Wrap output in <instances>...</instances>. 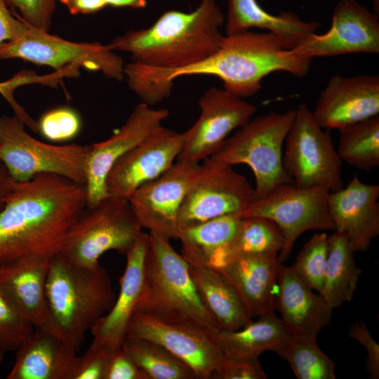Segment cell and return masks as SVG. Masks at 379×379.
Wrapping results in <instances>:
<instances>
[{
    "label": "cell",
    "instance_id": "obj_48",
    "mask_svg": "<svg viewBox=\"0 0 379 379\" xmlns=\"http://www.w3.org/2000/svg\"><path fill=\"white\" fill-rule=\"evenodd\" d=\"M4 360V354L0 353V365Z\"/></svg>",
    "mask_w": 379,
    "mask_h": 379
},
{
    "label": "cell",
    "instance_id": "obj_46",
    "mask_svg": "<svg viewBox=\"0 0 379 379\" xmlns=\"http://www.w3.org/2000/svg\"><path fill=\"white\" fill-rule=\"evenodd\" d=\"M107 6L115 8L129 7L131 8H145L146 0H104Z\"/></svg>",
    "mask_w": 379,
    "mask_h": 379
},
{
    "label": "cell",
    "instance_id": "obj_41",
    "mask_svg": "<svg viewBox=\"0 0 379 379\" xmlns=\"http://www.w3.org/2000/svg\"><path fill=\"white\" fill-rule=\"evenodd\" d=\"M105 379H147V378L120 347L111 354Z\"/></svg>",
    "mask_w": 379,
    "mask_h": 379
},
{
    "label": "cell",
    "instance_id": "obj_31",
    "mask_svg": "<svg viewBox=\"0 0 379 379\" xmlns=\"http://www.w3.org/2000/svg\"><path fill=\"white\" fill-rule=\"evenodd\" d=\"M284 239L278 227L261 217H242L238 231L228 246L211 265L216 269L230 258L246 254L280 253Z\"/></svg>",
    "mask_w": 379,
    "mask_h": 379
},
{
    "label": "cell",
    "instance_id": "obj_11",
    "mask_svg": "<svg viewBox=\"0 0 379 379\" xmlns=\"http://www.w3.org/2000/svg\"><path fill=\"white\" fill-rule=\"evenodd\" d=\"M330 191L322 187L301 188L294 183L281 185L256 199L241 217H261L279 229L284 246L279 260H286L296 239L309 230H335L328 211Z\"/></svg>",
    "mask_w": 379,
    "mask_h": 379
},
{
    "label": "cell",
    "instance_id": "obj_29",
    "mask_svg": "<svg viewBox=\"0 0 379 379\" xmlns=\"http://www.w3.org/2000/svg\"><path fill=\"white\" fill-rule=\"evenodd\" d=\"M241 218L224 215L180 229L181 255L189 263L211 267L234 239Z\"/></svg>",
    "mask_w": 379,
    "mask_h": 379
},
{
    "label": "cell",
    "instance_id": "obj_38",
    "mask_svg": "<svg viewBox=\"0 0 379 379\" xmlns=\"http://www.w3.org/2000/svg\"><path fill=\"white\" fill-rule=\"evenodd\" d=\"M7 6L18 10L20 18L39 29L48 32L55 8V0H4Z\"/></svg>",
    "mask_w": 379,
    "mask_h": 379
},
{
    "label": "cell",
    "instance_id": "obj_17",
    "mask_svg": "<svg viewBox=\"0 0 379 379\" xmlns=\"http://www.w3.org/2000/svg\"><path fill=\"white\" fill-rule=\"evenodd\" d=\"M166 109H153L145 103L138 105L125 124L109 138L89 145L85 185L87 205L107 197L106 178L122 156L163 126L168 117Z\"/></svg>",
    "mask_w": 379,
    "mask_h": 379
},
{
    "label": "cell",
    "instance_id": "obj_16",
    "mask_svg": "<svg viewBox=\"0 0 379 379\" xmlns=\"http://www.w3.org/2000/svg\"><path fill=\"white\" fill-rule=\"evenodd\" d=\"M292 51L310 60L350 53H378V15L356 0H340L329 29L323 34H311Z\"/></svg>",
    "mask_w": 379,
    "mask_h": 379
},
{
    "label": "cell",
    "instance_id": "obj_30",
    "mask_svg": "<svg viewBox=\"0 0 379 379\" xmlns=\"http://www.w3.org/2000/svg\"><path fill=\"white\" fill-rule=\"evenodd\" d=\"M328 239L327 262L319 293L333 310L352 300L361 270L344 234L335 231Z\"/></svg>",
    "mask_w": 379,
    "mask_h": 379
},
{
    "label": "cell",
    "instance_id": "obj_26",
    "mask_svg": "<svg viewBox=\"0 0 379 379\" xmlns=\"http://www.w3.org/2000/svg\"><path fill=\"white\" fill-rule=\"evenodd\" d=\"M316 21H305L291 12L273 15L262 8L256 0H228L225 23L226 35L264 29L274 34L285 48L293 50L301 45L320 27Z\"/></svg>",
    "mask_w": 379,
    "mask_h": 379
},
{
    "label": "cell",
    "instance_id": "obj_25",
    "mask_svg": "<svg viewBox=\"0 0 379 379\" xmlns=\"http://www.w3.org/2000/svg\"><path fill=\"white\" fill-rule=\"evenodd\" d=\"M77 350L58 336L34 328L16 350L7 379H74Z\"/></svg>",
    "mask_w": 379,
    "mask_h": 379
},
{
    "label": "cell",
    "instance_id": "obj_15",
    "mask_svg": "<svg viewBox=\"0 0 379 379\" xmlns=\"http://www.w3.org/2000/svg\"><path fill=\"white\" fill-rule=\"evenodd\" d=\"M211 333L199 328L166 323L134 312L126 337L157 343L187 364L197 379H213L225 358Z\"/></svg>",
    "mask_w": 379,
    "mask_h": 379
},
{
    "label": "cell",
    "instance_id": "obj_22",
    "mask_svg": "<svg viewBox=\"0 0 379 379\" xmlns=\"http://www.w3.org/2000/svg\"><path fill=\"white\" fill-rule=\"evenodd\" d=\"M149 234L142 232L133 248L126 255V265L120 279L119 293L108 312L91 329V345L113 352L121 347L139 299Z\"/></svg>",
    "mask_w": 379,
    "mask_h": 379
},
{
    "label": "cell",
    "instance_id": "obj_36",
    "mask_svg": "<svg viewBox=\"0 0 379 379\" xmlns=\"http://www.w3.org/2000/svg\"><path fill=\"white\" fill-rule=\"evenodd\" d=\"M34 329L0 286V353L16 350Z\"/></svg>",
    "mask_w": 379,
    "mask_h": 379
},
{
    "label": "cell",
    "instance_id": "obj_5",
    "mask_svg": "<svg viewBox=\"0 0 379 379\" xmlns=\"http://www.w3.org/2000/svg\"><path fill=\"white\" fill-rule=\"evenodd\" d=\"M46 295L60 337L77 350L86 333L109 311L116 299L111 279L100 262L81 267L59 253L50 261Z\"/></svg>",
    "mask_w": 379,
    "mask_h": 379
},
{
    "label": "cell",
    "instance_id": "obj_9",
    "mask_svg": "<svg viewBox=\"0 0 379 379\" xmlns=\"http://www.w3.org/2000/svg\"><path fill=\"white\" fill-rule=\"evenodd\" d=\"M25 126L15 114L0 117V161L14 181L54 173L85 185L89 145L43 142L30 135Z\"/></svg>",
    "mask_w": 379,
    "mask_h": 379
},
{
    "label": "cell",
    "instance_id": "obj_21",
    "mask_svg": "<svg viewBox=\"0 0 379 379\" xmlns=\"http://www.w3.org/2000/svg\"><path fill=\"white\" fill-rule=\"evenodd\" d=\"M378 199L379 185L364 183L356 174L345 187L329 192L330 218L354 252L366 251L379 234Z\"/></svg>",
    "mask_w": 379,
    "mask_h": 379
},
{
    "label": "cell",
    "instance_id": "obj_3",
    "mask_svg": "<svg viewBox=\"0 0 379 379\" xmlns=\"http://www.w3.org/2000/svg\"><path fill=\"white\" fill-rule=\"evenodd\" d=\"M225 15L215 0H201L193 11L164 12L149 27L131 30L114 38L112 51H126L133 62L161 70L197 64L220 47Z\"/></svg>",
    "mask_w": 379,
    "mask_h": 379
},
{
    "label": "cell",
    "instance_id": "obj_24",
    "mask_svg": "<svg viewBox=\"0 0 379 379\" xmlns=\"http://www.w3.org/2000/svg\"><path fill=\"white\" fill-rule=\"evenodd\" d=\"M275 310L293 336H317L331 324L333 310L291 267H286L281 262L277 268Z\"/></svg>",
    "mask_w": 379,
    "mask_h": 379
},
{
    "label": "cell",
    "instance_id": "obj_2",
    "mask_svg": "<svg viewBox=\"0 0 379 379\" xmlns=\"http://www.w3.org/2000/svg\"><path fill=\"white\" fill-rule=\"evenodd\" d=\"M86 205V185L63 176L13 180L0 211V265L29 254L58 253Z\"/></svg>",
    "mask_w": 379,
    "mask_h": 379
},
{
    "label": "cell",
    "instance_id": "obj_8",
    "mask_svg": "<svg viewBox=\"0 0 379 379\" xmlns=\"http://www.w3.org/2000/svg\"><path fill=\"white\" fill-rule=\"evenodd\" d=\"M4 59H20L48 66L70 76L77 75L79 68L84 67L119 81L124 78V60L108 45L67 41L24 20L15 38L0 44V60Z\"/></svg>",
    "mask_w": 379,
    "mask_h": 379
},
{
    "label": "cell",
    "instance_id": "obj_45",
    "mask_svg": "<svg viewBox=\"0 0 379 379\" xmlns=\"http://www.w3.org/2000/svg\"><path fill=\"white\" fill-rule=\"evenodd\" d=\"M13 179L6 168L0 161V211L4 207L6 197L11 188Z\"/></svg>",
    "mask_w": 379,
    "mask_h": 379
},
{
    "label": "cell",
    "instance_id": "obj_28",
    "mask_svg": "<svg viewBox=\"0 0 379 379\" xmlns=\"http://www.w3.org/2000/svg\"><path fill=\"white\" fill-rule=\"evenodd\" d=\"M189 265L199 297L221 331H237L252 321L237 292L220 272L206 265Z\"/></svg>",
    "mask_w": 379,
    "mask_h": 379
},
{
    "label": "cell",
    "instance_id": "obj_44",
    "mask_svg": "<svg viewBox=\"0 0 379 379\" xmlns=\"http://www.w3.org/2000/svg\"><path fill=\"white\" fill-rule=\"evenodd\" d=\"M72 15L92 14L107 6L104 0H59Z\"/></svg>",
    "mask_w": 379,
    "mask_h": 379
},
{
    "label": "cell",
    "instance_id": "obj_27",
    "mask_svg": "<svg viewBox=\"0 0 379 379\" xmlns=\"http://www.w3.org/2000/svg\"><path fill=\"white\" fill-rule=\"evenodd\" d=\"M211 336L225 358H258L265 351L279 355L292 335L274 311L258 317L246 326L232 331H219Z\"/></svg>",
    "mask_w": 379,
    "mask_h": 379
},
{
    "label": "cell",
    "instance_id": "obj_4",
    "mask_svg": "<svg viewBox=\"0 0 379 379\" xmlns=\"http://www.w3.org/2000/svg\"><path fill=\"white\" fill-rule=\"evenodd\" d=\"M169 240L153 232L149 234L142 286L134 312L209 333L221 331L199 297L188 262L176 252Z\"/></svg>",
    "mask_w": 379,
    "mask_h": 379
},
{
    "label": "cell",
    "instance_id": "obj_20",
    "mask_svg": "<svg viewBox=\"0 0 379 379\" xmlns=\"http://www.w3.org/2000/svg\"><path fill=\"white\" fill-rule=\"evenodd\" d=\"M312 112L318 124L328 130L378 116L379 77H332Z\"/></svg>",
    "mask_w": 379,
    "mask_h": 379
},
{
    "label": "cell",
    "instance_id": "obj_14",
    "mask_svg": "<svg viewBox=\"0 0 379 379\" xmlns=\"http://www.w3.org/2000/svg\"><path fill=\"white\" fill-rule=\"evenodd\" d=\"M199 168L200 163L176 161L133 192L128 199L142 227L178 239L179 211Z\"/></svg>",
    "mask_w": 379,
    "mask_h": 379
},
{
    "label": "cell",
    "instance_id": "obj_18",
    "mask_svg": "<svg viewBox=\"0 0 379 379\" xmlns=\"http://www.w3.org/2000/svg\"><path fill=\"white\" fill-rule=\"evenodd\" d=\"M182 133L161 127L122 156L106 178L107 196L128 199L141 185L167 171L182 147Z\"/></svg>",
    "mask_w": 379,
    "mask_h": 379
},
{
    "label": "cell",
    "instance_id": "obj_10",
    "mask_svg": "<svg viewBox=\"0 0 379 379\" xmlns=\"http://www.w3.org/2000/svg\"><path fill=\"white\" fill-rule=\"evenodd\" d=\"M324 129L312 110L300 104L284 141L283 165L296 186L322 187L333 192L343 187V161L329 130Z\"/></svg>",
    "mask_w": 379,
    "mask_h": 379
},
{
    "label": "cell",
    "instance_id": "obj_13",
    "mask_svg": "<svg viewBox=\"0 0 379 379\" xmlns=\"http://www.w3.org/2000/svg\"><path fill=\"white\" fill-rule=\"evenodd\" d=\"M198 104L199 117L182 133V147L176 161L200 163L209 159L256 112L254 105L215 86L201 96Z\"/></svg>",
    "mask_w": 379,
    "mask_h": 379
},
{
    "label": "cell",
    "instance_id": "obj_1",
    "mask_svg": "<svg viewBox=\"0 0 379 379\" xmlns=\"http://www.w3.org/2000/svg\"><path fill=\"white\" fill-rule=\"evenodd\" d=\"M311 60L284 48L272 32L225 35L220 47L204 60L175 70H161L137 65L132 83L137 93L150 103H158L171 94L173 81L180 77L209 75L219 78L225 89L244 98L255 94L268 74L278 71L295 77L307 75Z\"/></svg>",
    "mask_w": 379,
    "mask_h": 379
},
{
    "label": "cell",
    "instance_id": "obj_37",
    "mask_svg": "<svg viewBox=\"0 0 379 379\" xmlns=\"http://www.w3.org/2000/svg\"><path fill=\"white\" fill-rule=\"evenodd\" d=\"M37 123L38 132L46 139L55 142L74 138L81 128V119L77 111L65 106L48 110Z\"/></svg>",
    "mask_w": 379,
    "mask_h": 379
},
{
    "label": "cell",
    "instance_id": "obj_7",
    "mask_svg": "<svg viewBox=\"0 0 379 379\" xmlns=\"http://www.w3.org/2000/svg\"><path fill=\"white\" fill-rule=\"evenodd\" d=\"M295 110L270 112L251 119L210 159L230 166L246 164L253 171L257 199L275 187L294 183L283 165L282 147L291 128Z\"/></svg>",
    "mask_w": 379,
    "mask_h": 379
},
{
    "label": "cell",
    "instance_id": "obj_40",
    "mask_svg": "<svg viewBox=\"0 0 379 379\" xmlns=\"http://www.w3.org/2000/svg\"><path fill=\"white\" fill-rule=\"evenodd\" d=\"M112 353L91 345L85 354L79 357L74 379H105Z\"/></svg>",
    "mask_w": 379,
    "mask_h": 379
},
{
    "label": "cell",
    "instance_id": "obj_33",
    "mask_svg": "<svg viewBox=\"0 0 379 379\" xmlns=\"http://www.w3.org/2000/svg\"><path fill=\"white\" fill-rule=\"evenodd\" d=\"M338 130L340 138L336 150L343 162L366 171L379 166L378 116Z\"/></svg>",
    "mask_w": 379,
    "mask_h": 379
},
{
    "label": "cell",
    "instance_id": "obj_12",
    "mask_svg": "<svg viewBox=\"0 0 379 379\" xmlns=\"http://www.w3.org/2000/svg\"><path fill=\"white\" fill-rule=\"evenodd\" d=\"M257 199L255 188L232 166L211 159L200 164L178 215L179 230L228 215H241Z\"/></svg>",
    "mask_w": 379,
    "mask_h": 379
},
{
    "label": "cell",
    "instance_id": "obj_32",
    "mask_svg": "<svg viewBox=\"0 0 379 379\" xmlns=\"http://www.w3.org/2000/svg\"><path fill=\"white\" fill-rule=\"evenodd\" d=\"M121 349L147 379H197L187 364L157 343L126 337Z\"/></svg>",
    "mask_w": 379,
    "mask_h": 379
},
{
    "label": "cell",
    "instance_id": "obj_42",
    "mask_svg": "<svg viewBox=\"0 0 379 379\" xmlns=\"http://www.w3.org/2000/svg\"><path fill=\"white\" fill-rule=\"evenodd\" d=\"M349 335L367 350V368L371 378H379V345L371 335L366 326L363 323H355L350 329Z\"/></svg>",
    "mask_w": 379,
    "mask_h": 379
},
{
    "label": "cell",
    "instance_id": "obj_19",
    "mask_svg": "<svg viewBox=\"0 0 379 379\" xmlns=\"http://www.w3.org/2000/svg\"><path fill=\"white\" fill-rule=\"evenodd\" d=\"M54 254L32 253L1 264L0 286L34 328L61 338L53 324L46 295V279Z\"/></svg>",
    "mask_w": 379,
    "mask_h": 379
},
{
    "label": "cell",
    "instance_id": "obj_43",
    "mask_svg": "<svg viewBox=\"0 0 379 379\" xmlns=\"http://www.w3.org/2000/svg\"><path fill=\"white\" fill-rule=\"evenodd\" d=\"M14 15L8 11L4 0H0V44L12 40L19 33L23 20L15 12Z\"/></svg>",
    "mask_w": 379,
    "mask_h": 379
},
{
    "label": "cell",
    "instance_id": "obj_39",
    "mask_svg": "<svg viewBox=\"0 0 379 379\" xmlns=\"http://www.w3.org/2000/svg\"><path fill=\"white\" fill-rule=\"evenodd\" d=\"M258 358H225L213 379H265Z\"/></svg>",
    "mask_w": 379,
    "mask_h": 379
},
{
    "label": "cell",
    "instance_id": "obj_6",
    "mask_svg": "<svg viewBox=\"0 0 379 379\" xmlns=\"http://www.w3.org/2000/svg\"><path fill=\"white\" fill-rule=\"evenodd\" d=\"M142 228L128 199L107 196L86 206L58 253L74 265L93 266L107 251L126 255L137 242Z\"/></svg>",
    "mask_w": 379,
    "mask_h": 379
},
{
    "label": "cell",
    "instance_id": "obj_47",
    "mask_svg": "<svg viewBox=\"0 0 379 379\" xmlns=\"http://www.w3.org/2000/svg\"><path fill=\"white\" fill-rule=\"evenodd\" d=\"M374 6V13L378 15L379 14V0H373Z\"/></svg>",
    "mask_w": 379,
    "mask_h": 379
},
{
    "label": "cell",
    "instance_id": "obj_34",
    "mask_svg": "<svg viewBox=\"0 0 379 379\" xmlns=\"http://www.w3.org/2000/svg\"><path fill=\"white\" fill-rule=\"evenodd\" d=\"M317 336H293L279 354L298 379H335V363L319 347Z\"/></svg>",
    "mask_w": 379,
    "mask_h": 379
},
{
    "label": "cell",
    "instance_id": "obj_23",
    "mask_svg": "<svg viewBox=\"0 0 379 379\" xmlns=\"http://www.w3.org/2000/svg\"><path fill=\"white\" fill-rule=\"evenodd\" d=\"M280 262L275 253L246 254L230 258L215 270L233 287L253 319L275 310Z\"/></svg>",
    "mask_w": 379,
    "mask_h": 379
},
{
    "label": "cell",
    "instance_id": "obj_35",
    "mask_svg": "<svg viewBox=\"0 0 379 379\" xmlns=\"http://www.w3.org/2000/svg\"><path fill=\"white\" fill-rule=\"evenodd\" d=\"M328 236L315 234L304 245L294 264V272L312 290L320 291L328 258Z\"/></svg>",
    "mask_w": 379,
    "mask_h": 379
}]
</instances>
